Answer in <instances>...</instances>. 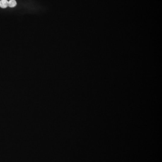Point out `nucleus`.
Listing matches in <instances>:
<instances>
[{
    "instance_id": "obj_2",
    "label": "nucleus",
    "mask_w": 162,
    "mask_h": 162,
    "mask_svg": "<svg viewBox=\"0 0 162 162\" xmlns=\"http://www.w3.org/2000/svg\"><path fill=\"white\" fill-rule=\"evenodd\" d=\"M17 5V2H16L15 0H10L9 2H8V6L10 7H14L16 6Z\"/></svg>"
},
{
    "instance_id": "obj_1",
    "label": "nucleus",
    "mask_w": 162,
    "mask_h": 162,
    "mask_svg": "<svg viewBox=\"0 0 162 162\" xmlns=\"http://www.w3.org/2000/svg\"><path fill=\"white\" fill-rule=\"evenodd\" d=\"M8 6V1L7 0H1L0 1V7L2 8H6Z\"/></svg>"
}]
</instances>
